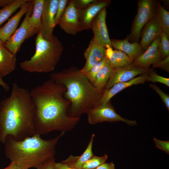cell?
I'll list each match as a JSON object with an SVG mask.
<instances>
[{
    "label": "cell",
    "mask_w": 169,
    "mask_h": 169,
    "mask_svg": "<svg viewBox=\"0 0 169 169\" xmlns=\"http://www.w3.org/2000/svg\"><path fill=\"white\" fill-rule=\"evenodd\" d=\"M96 0H72L76 7L81 10L84 9Z\"/></svg>",
    "instance_id": "obj_35"
},
{
    "label": "cell",
    "mask_w": 169,
    "mask_h": 169,
    "mask_svg": "<svg viewBox=\"0 0 169 169\" xmlns=\"http://www.w3.org/2000/svg\"><path fill=\"white\" fill-rule=\"evenodd\" d=\"M62 84L50 79L30 92L35 106L34 124L36 133L45 135L54 131L65 132L73 129L80 117H70V102L65 98Z\"/></svg>",
    "instance_id": "obj_1"
},
{
    "label": "cell",
    "mask_w": 169,
    "mask_h": 169,
    "mask_svg": "<svg viewBox=\"0 0 169 169\" xmlns=\"http://www.w3.org/2000/svg\"><path fill=\"white\" fill-rule=\"evenodd\" d=\"M55 158L50 160L45 163L40 169H55Z\"/></svg>",
    "instance_id": "obj_36"
},
{
    "label": "cell",
    "mask_w": 169,
    "mask_h": 169,
    "mask_svg": "<svg viewBox=\"0 0 169 169\" xmlns=\"http://www.w3.org/2000/svg\"><path fill=\"white\" fill-rule=\"evenodd\" d=\"M156 146L159 149L169 154V141H161L156 138H153Z\"/></svg>",
    "instance_id": "obj_33"
},
{
    "label": "cell",
    "mask_w": 169,
    "mask_h": 169,
    "mask_svg": "<svg viewBox=\"0 0 169 169\" xmlns=\"http://www.w3.org/2000/svg\"><path fill=\"white\" fill-rule=\"evenodd\" d=\"M14 0H0V7L4 8L12 3Z\"/></svg>",
    "instance_id": "obj_39"
},
{
    "label": "cell",
    "mask_w": 169,
    "mask_h": 169,
    "mask_svg": "<svg viewBox=\"0 0 169 169\" xmlns=\"http://www.w3.org/2000/svg\"><path fill=\"white\" fill-rule=\"evenodd\" d=\"M153 68H158L167 72H169V56L152 65Z\"/></svg>",
    "instance_id": "obj_34"
},
{
    "label": "cell",
    "mask_w": 169,
    "mask_h": 169,
    "mask_svg": "<svg viewBox=\"0 0 169 169\" xmlns=\"http://www.w3.org/2000/svg\"><path fill=\"white\" fill-rule=\"evenodd\" d=\"M32 13L28 19V23L35 33H38L41 27V18L44 0H34Z\"/></svg>",
    "instance_id": "obj_22"
},
{
    "label": "cell",
    "mask_w": 169,
    "mask_h": 169,
    "mask_svg": "<svg viewBox=\"0 0 169 169\" xmlns=\"http://www.w3.org/2000/svg\"><path fill=\"white\" fill-rule=\"evenodd\" d=\"M113 70L108 61L98 73L93 83V85L99 90H104Z\"/></svg>",
    "instance_id": "obj_24"
},
{
    "label": "cell",
    "mask_w": 169,
    "mask_h": 169,
    "mask_svg": "<svg viewBox=\"0 0 169 169\" xmlns=\"http://www.w3.org/2000/svg\"><path fill=\"white\" fill-rule=\"evenodd\" d=\"M106 8H105L94 18L90 27L94 33L93 38L95 42L105 48L108 46L112 47L106 23Z\"/></svg>",
    "instance_id": "obj_11"
},
{
    "label": "cell",
    "mask_w": 169,
    "mask_h": 169,
    "mask_svg": "<svg viewBox=\"0 0 169 169\" xmlns=\"http://www.w3.org/2000/svg\"><path fill=\"white\" fill-rule=\"evenodd\" d=\"M147 74H141L126 82L117 83L109 89H104L97 106L110 101L114 95L126 88L134 85L143 84L147 81Z\"/></svg>",
    "instance_id": "obj_16"
},
{
    "label": "cell",
    "mask_w": 169,
    "mask_h": 169,
    "mask_svg": "<svg viewBox=\"0 0 169 169\" xmlns=\"http://www.w3.org/2000/svg\"><path fill=\"white\" fill-rule=\"evenodd\" d=\"M161 31V27L155 17L145 25L141 33V39L139 43L143 52L159 36Z\"/></svg>",
    "instance_id": "obj_18"
},
{
    "label": "cell",
    "mask_w": 169,
    "mask_h": 169,
    "mask_svg": "<svg viewBox=\"0 0 169 169\" xmlns=\"http://www.w3.org/2000/svg\"><path fill=\"white\" fill-rule=\"evenodd\" d=\"M108 156L106 154L100 156L94 155L84 164L82 168L95 169L102 164L105 162Z\"/></svg>",
    "instance_id": "obj_26"
},
{
    "label": "cell",
    "mask_w": 169,
    "mask_h": 169,
    "mask_svg": "<svg viewBox=\"0 0 169 169\" xmlns=\"http://www.w3.org/2000/svg\"><path fill=\"white\" fill-rule=\"evenodd\" d=\"M54 166L55 169H77L69 167L61 162L60 163L55 162ZM80 169H85L81 168Z\"/></svg>",
    "instance_id": "obj_38"
},
{
    "label": "cell",
    "mask_w": 169,
    "mask_h": 169,
    "mask_svg": "<svg viewBox=\"0 0 169 169\" xmlns=\"http://www.w3.org/2000/svg\"><path fill=\"white\" fill-rule=\"evenodd\" d=\"M16 61V54L11 52L4 45L0 46V75L2 78L15 70Z\"/></svg>",
    "instance_id": "obj_20"
},
{
    "label": "cell",
    "mask_w": 169,
    "mask_h": 169,
    "mask_svg": "<svg viewBox=\"0 0 169 169\" xmlns=\"http://www.w3.org/2000/svg\"><path fill=\"white\" fill-rule=\"evenodd\" d=\"M95 169H115V164L113 162H105Z\"/></svg>",
    "instance_id": "obj_37"
},
{
    "label": "cell",
    "mask_w": 169,
    "mask_h": 169,
    "mask_svg": "<svg viewBox=\"0 0 169 169\" xmlns=\"http://www.w3.org/2000/svg\"><path fill=\"white\" fill-rule=\"evenodd\" d=\"M4 45V43L0 39V46Z\"/></svg>",
    "instance_id": "obj_42"
},
{
    "label": "cell",
    "mask_w": 169,
    "mask_h": 169,
    "mask_svg": "<svg viewBox=\"0 0 169 169\" xmlns=\"http://www.w3.org/2000/svg\"><path fill=\"white\" fill-rule=\"evenodd\" d=\"M156 3L153 0L138 1L137 13L132 23L131 32L126 37L129 41L131 43L138 42L143 27L155 16Z\"/></svg>",
    "instance_id": "obj_6"
},
{
    "label": "cell",
    "mask_w": 169,
    "mask_h": 169,
    "mask_svg": "<svg viewBox=\"0 0 169 169\" xmlns=\"http://www.w3.org/2000/svg\"><path fill=\"white\" fill-rule=\"evenodd\" d=\"M0 85L6 91H8L10 90L9 86L3 81V78L0 75Z\"/></svg>",
    "instance_id": "obj_40"
},
{
    "label": "cell",
    "mask_w": 169,
    "mask_h": 169,
    "mask_svg": "<svg viewBox=\"0 0 169 169\" xmlns=\"http://www.w3.org/2000/svg\"><path fill=\"white\" fill-rule=\"evenodd\" d=\"M34 113L30 92L13 83L10 95L0 103V142L8 136L20 141L36 134Z\"/></svg>",
    "instance_id": "obj_2"
},
{
    "label": "cell",
    "mask_w": 169,
    "mask_h": 169,
    "mask_svg": "<svg viewBox=\"0 0 169 169\" xmlns=\"http://www.w3.org/2000/svg\"><path fill=\"white\" fill-rule=\"evenodd\" d=\"M106 48L98 44L94 38L90 41L84 53L85 63L80 70L86 74L95 65L106 57Z\"/></svg>",
    "instance_id": "obj_15"
},
{
    "label": "cell",
    "mask_w": 169,
    "mask_h": 169,
    "mask_svg": "<svg viewBox=\"0 0 169 169\" xmlns=\"http://www.w3.org/2000/svg\"><path fill=\"white\" fill-rule=\"evenodd\" d=\"M151 69H143L133 63L130 65L114 69L105 89H108L119 82L128 81L139 74H147Z\"/></svg>",
    "instance_id": "obj_13"
},
{
    "label": "cell",
    "mask_w": 169,
    "mask_h": 169,
    "mask_svg": "<svg viewBox=\"0 0 169 169\" xmlns=\"http://www.w3.org/2000/svg\"><path fill=\"white\" fill-rule=\"evenodd\" d=\"M28 0H14L11 4L0 9V26L24 3Z\"/></svg>",
    "instance_id": "obj_25"
},
{
    "label": "cell",
    "mask_w": 169,
    "mask_h": 169,
    "mask_svg": "<svg viewBox=\"0 0 169 169\" xmlns=\"http://www.w3.org/2000/svg\"><path fill=\"white\" fill-rule=\"evenodd\" d=\"M3 169H22L14 162H11L10 164L7 167Z\"/></svg>",
    "instance_id": "obj_41"
},
{
    "label": "cell",
    "mask_w": 169,
    "mask_h": 169,
    "mask_svg": "<svg viewBox=\"0 0 169 169\" xmlns=\"http://www.w3.org/2000/svg\"><path fill=\"white\" fill-rule=\"evenodd\" d=\"M147 81H150L153 83L159 82L169 86V78L158 75L152 69L147 74Z\"/></svg>",
    "instance_id": "obj_30"
},
{
    "label": "cell",
    "mask_w": 169,
    "mask_h": 169,
    "mask_svg": "<svg viewBox=\"0 0 169 169\" xmlns=\"http://www.w3.org/2000/svg\"><path fill=\"white\" fill-rule=\"evenodd\" d=\"M160 44L163 59L169 56V37L161 31L160 34Z\"/></svg>",
    "instance_id": "obj_29"
},
{
    "label": "cell",
    "mask_w": 169,
    "mask_h": 169,
    "mask_svg": "<svg viewBox=\"0 0 169 169\" xmlns=\"http://www.w3.org/2000/svg\"><path fill=\"white\" fill-rule=\"evenodd\" d=\"M163 59L159 36L140 56L134 60L133 64L139 68L148 69L150 65Z\"/></svg>",
    "instance_id": "obj_12"
},
{
    "label": "cell",
    "mask_w": 169,
    "mask_h": 169,
    "mask_svg": "<svg viewBox=\"0 0 169 169\" xmlns=\"http://www.w3.org/2000/svg\"><path fill=\"white\" fill-rule=\"evenodd\" d=\"M64 133L61 132L55 137L49 140L43 139L37 133L20 141L8 136L3 143L6 156L22 169H40L55 158L56 146Z\"/></svg>",
    "instance_id": "obj_4"
},
{
    "label": "cell",
    "mask_w": 169,
    "mask_h": 169,
    "mask_svg": "<svg viewBox=\"0 0 169 169\" xmlns=\"http://www.w3.org/2000/svg\"><path fill=\"white\" fill-rule=\"evenodd\" d=\"M113 52L118 68L130 65L133 63V61L122 51L115 49L113 50Z\"/></svg>",
    "instance_id": "obj_27"
},
{
    "label": "cell",
    "mask_w": 169,
    "mask_h": 169,
    "mask_svg": "<svg viewBox=\"0 0 169 169\" xmlns=\"http://www.w3.org/2000/svg\"><path fill=\"white\" fill-rule=\"evenodd\" d=\"M112 47L126 54L133 61L143 51L138 42L130 43L127 38L123 40L112 39Z\"/></svg>",
    "instance_id": "obj_19"
},
{
    "label": "cell",
    "mask_w": 169,
    "mask_h": 169,
    "mask_svg": "<svg viewBox=\"0 0 169 169\" xmlns=\"http://www.w3.org/2000/svg\"><path fill=\"white\" fill-rule=\"evenodd\" d=\"M37 33L34 54L29 59L21 63L20 67L23 70L31 73L52 72L61 58L63 44L54 35L51 39L47 40L40 32Z\"/></svg>",
    "instance_id": "obj_5"
},
{
    "label": "cell",
    "mask_w": 169,
    "mask_h": 169,
    "mask_svg": "<svg viewBox=\"0 0 169 169\" xmlns=\"http://www.w3.org/2000/svg\"><path fill=\"white\" fill-rule=\"evenodd\" d=\"M31 0L23 3L19 11L8 20L3 26L0 28V39L4 43L14 33L21 18L27 12Z\"/></svg>",
    "instance_id": "obj_17"
},
{
    "label": "cell",
    "mask_w": 169,
    "mask_h": 169,
    "mask_svg": "<svg viewBox=\"0 0 169 169\" xmlns=\"http://www.w3.org/2000/svg\"><path fill=\"white\" fill-rule=\"evenodd\" d=\"M108 61V59L105 57L94 66L88 72L85 74L87 78L92 84L99 71Z\"/></svg>",
    "instance_id": "obj_28"
},
{
    "label": "cell",
    "mask_w": 169,
    "mask_h": 169,
    "mask_svg": "<svg viewBox=\"0 0 169 169\" xmlns=\"http://www.w3.org/2000/svg\"><path fill=\"white\" fill-rule=\"evenodd\" d=\"M149 86L156 91L160 97L162 101L166 106L168 111H169V96L163 92L158 86L156 85L150 84Z\"/></svg>",
    "instance_id": "obj_32"
},
{
    "label": "cell",
    "mask_w": 169,
    "mask_h": 169,
    "mask_svg": "<svg viewBox=\"0 0 169 169\" xmlns=\"http://www.w3.org/2000/svg\"><path fill=\"white\" fill-rule=\"evenodd\" d=\"M33 5V1L31 0L28 9L22 24L4 43L5 47L13 54H16L24 40L35 34L28 22V17L32 13Z\"/></svg>",
    "instance_id": "obj_8"
},
{
    "label": "cell",
    "mask_w": 169,
    "mask_h": 169,
    "mask_svg": "<svg viewBox=\"0 0 169 169\" xmlns=\"http://www.w3.org/2000/svg\"><path fill=\"white\" fill-rule=\"evenodd\" d=\"M154 17L161 28L162 31L169 37V12L159 3H156Z\"/></svg>",
    "instance_id": "obj_23"
},
{
    "label": "cell",
    "mask_w": 169,
    "mask_h": 169,
    "mask_svg": "<svg viewBox=\"0 0 169 169\" xmlns=\"http://www.w3.org/2000/svg\"><path fill=\"white\" fill-rule=\"evenodd\" d=\"M69 1L68 0H59L58 6L54 18V25L55 26L58 24Z\"/></svg>",
    "instance_id": "obj_31"
},
{
    "label": "cell",
    "mask_w": 169,
    "mask_h": 169,
    "mask_svg": "<svg viewBox=\"0 0 169 169\" xmlns=\"http://www.w3.org/2000/svg\"><path fill=\"white\" fill-rule=\"evenodd\" d=\"M80 10L72 0H69L58 23L66 33L75 35L81 31L79 22Z\"/></svg>",
    "instance_id": "obj_10"
},
{
    "label": "cell",
    "mask_w": 169,
    "mask_h": 169,
    "mask_svg": "<svg viewBox=\"0 0 169 169\" xmlns=\"http://www.w3.org/2000/svg\"><path fill=\"white\" fill-rule=\"evenodd\" d=\"M50 79L65 87L64 95L70 103L68 114L71 117H80L97 106L104 90L96 88L74 66L51 73Z\"/></svg>",
    "instance_id": "obj_3"
},
{
    "label": "cell",
    "mask_w": 169,
    "mask_h": 169,
    "mask_svg": "<svg viewBox=\"0 0 169 169\" xmlns=\"http://www.w3.org/2000/svg\"><path fill=\"white\" fill-rule=\"evenodd\" d=\"M86 114L88 122L90 125L104 122L116 121L122 122L130 126H134L137 124L136 120L124 118L118 114L112 106L110 101L93 108Z\"/></svg>",
    "instance_id": "obj_7"
},
{
    "label": "cell",
    "mask_w": 169,
    "mask_h": 169,
    "mask_svg": "<svg viewBox=\"0 0 169 169\" xmlns=\"http://www.w3.org/2000/svg\"><path fill=\"white\" fill-rule=\"evenodd\" d=\"M110 0H96L86 8L80 10L79 22L81 31L90 28L92 21L103 8L110 4Z\"/></svg>",
    "instance_id": "obj_14"
},
{
    "label": "cell",
    "mask_w": 169,
    "mask_h": 169,
    "mask_svg": "<svg viewBox=\"0 0 169 169\" xmlns=\"http://www.w3.org/2000/svg\"><path fill=\"white\" fill-rule=\"evenodd\" d=\"M95 137V134H93L86 148L82 155L77 156L71 155L66 160L61 162L71 168L81 169L84 164L95 155L92 151L93 144Z\"/></svg>",
    "instance_id": "obj_21"
},
{
    "label": "cell",
    "mask_w": 169,
    "mask_h": 169,
    "mask_svg": "<svg viewBox=\"0 0 169 169\" xmlns=\"http://www.w3.org/2000/svg\"><path fill=\"white\" fill-rule=\"evenodd\" d=\"M59 0H44L41 27L39 31L43 38L51 39L54 35L53 31L55 26L54 18Z\"/></svg>",
    "instance_id": "obj_9"
}]
</instances>
